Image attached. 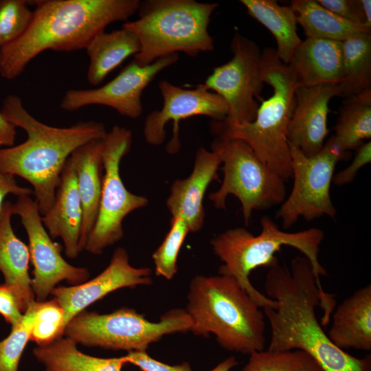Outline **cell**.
<instances>
[{
  "mask_svg": "<svg viewBox=\"0 0 371 371\" xmlns=\"http://www.w3.org/2000/svg\"><path fill=\"white\" fill-rule=\"evenodd\" d=\"M132 138L130 130L115 125L102 139L101 198L94 227L84 248L92 254H101L106 247L120 241L124 236V218L148 203L145 196L129 192L120 177V161L130 151Z\"/></svg>",
  "mask_w": 371,
  "mask_h": 371,
  "instance_id": "10",
  "label": "cell"
},
{
  "mask_svg": "<svg viewBox=\"0 0 371 371\" xmlns=\"http://www.w3.org/2000/svg\"><path fill=\"white\" fill-rule=\"evenodd\" d=\"M40 302L31 303L10 335L0 341V371H18L22 353L30 339Z\"/></svg>",
  "mask_w": 371,
  "mask_h": 371,
  "instance_id": "32",
  "label": "cell"
},
{
  "mask_svg": "<svg viewBox=\"0 0 371 371\" xmlns=\"http://www.w3.org/2000/svg\"><path fill=\"white\" fill-rule=\"evenodd\" d=\"M249 355L242 371H323L310 355L301 350H263Z\"/></svg>",
  "mask_w": 371,
  "mask_h": 371,
  "instance_id": "30",
  "label": "cell"
},
{
  "mask_svg": "<svg viewBox=\"0 0 371 371\" xmlns=\"http://www.w3.org/2000/svg\"><path fill=\"white\" fill-rule=\"evenodd\" d=\"M322 7L347 21L361 24L355 0H316Z\"/></svg>",
  "mask_w": 371,
  "mask_h": 371,
  "instance_id": "38",
  "label": "cell"
},
{
  "mask_svg": "<svg viewBox=\"0 0 371 371\" xmlns=\"http://www.w3.org/2000/svg\"><path fill=\"white\" fill-rule=\"evenodd\" d=\"M16 128H23L27 139L0 148V172L20 177L32 186L38 207L44 215L52 207L65 162L78 147L106 134L104 125L82 121L65 128L45 124L23 106L21 98L8 95L1 110Z\"/></svg>",
  "mask_w": 371,
  "mask_h": 371,
  "instance_id": "3",
  "label": "cell"
},
{
  "mask_svg": "<svg viewBox=\"0 0 371 371\" xmlns=\"http://www.w3.org/2000/svg\"><path fill=\"white\" fill-rule=\"evenodd\" d=\"M151 273L150 268L132 266L126 250L118 247L109 265L95 278L78 285L55 287L50 294L63 310V336L67 323L88 306L122 288L150 285Z\"/></svg>",
  "mask_w": 371,
  "mask_h": 371,
  "instance_id": "16",
  "label": "cell"
},
{
  "mask_svg": "<svg viewBox=\"0 0 371 371\" xmlns=\"http://www.w3.org/2000/svg\"><path fill=\"white\" fill-rule=\"evenodd\" d=\"M260 74L262 82L273 88V94L260 102L255 120L242 124L212 120L210 130L218 139L245 142L259 159L286 182L292 177L287 128L295 91L302 85L289 65L282 62L271 47L261 52Z\"/></svg>",
  "mask_w": 371,
  "mask_h": 371,
  "instance_id": "5",
  "label": "cell"
},
{
  "mask_svg": "<svg viewBox=\"0 0 371 371\" xmlns=\"http://www.w3.org/2000/svg\"><path fill=\"white\" fill-rule=\"evenodd\" d=\"M230 49L232 58L214 67L202 88L219 95L226 102L223 121L232 124L251 122L256 118L264 82L260 74L261 52L252 40L236 32Z\"/></svg>",
  "mask_w": 371,
  "mask_h": 371,
  "instance_id": "12",
  "label": "cell"
},
{
  "mask_svg": "<svg viewBox=\"0 0 371 371\" xmlns=\"http://www.w3.org/2000/svg\"><path fill=\"white\" fill-rule=\"evenodd\" d=\"M33 354L45 371H122L127 363L125 356L101 358L84 354L74 341L65 337L36 347Z\"/></svg>",
  "mask_w": 371,
  "mask_h": 371,
  "instance_id": "26",
  "label": "cell"
},
{
  "mask_svg": "<svg viewBox=\"0 0 371 371\" xmlns=\"http://www.w3.org/2000/svg\"><path fill=\"white\" fill-rule=\"evenodd\" d=\"M32 21L24 33L0 47V76H19L45 50L69 52L86 49L92 38L115 21L135 14L139 0L35 1Z\"/></svg>",
  "mask_w": 371,
  "mask_h": 371,
  "instance_id": "2",
  "label": "cell"
},
{
  "mask_svg": "<svg viewBox=\"0 0 371 371\" xmlns=\"http://www.w3.org/2000/svg\"><path fill=\"white\" fill-rule=\"evenodd\" d=\"M158 87L163 98L160 110L150 112L146 117L144 135L146 142L153 146L161 145L166 137V125L172 122V137L166 145L169 154L177 153L181 148L179 122L196 115H203L213 121H223L227 115V106L217 93L202 88L183 89L168 80L159 82Z\"/></svg>",
  "mask_w": 371,
  "mask_h": 371,
  "instance_id": "14",
  "label": "cell"
},
{
  "mask_svg": "<svg viewBox=\"0 0 371 371\" xmlns=\"http://www.w3.org/2000/svg\"><path fill=\"white\" fill-rule=\"evenodd\" d=\"M261 232L254 235L243 227L229 229L210 240L213 253L223 262L218 274L234 278L260 308H276L277 302L261 293L251 283L249 275L258 267L271 268L278 264L275 256L283 246L297 249L310 262L319 291L322 288L320 277L327 274L319 260V247L324 238V232L313 227L297 232L281 230L267 216L260 219Z\"/></svg>",
  "mask_w": 371,
  "mask_h": 371,
  "instance_id": "6",
  "label": "cell"
},
{
  "mask_svg": "<svg viewBox=\"0 0 371 371\" xmlns=\"http://www.w3.org/2000/svg\"><path fill=\"white\" fill-rule=\"evenodd\" d=\"M339 96L337 84L300 85L295 93V105L288 126L289 144L307 157L319 152L329 133L327 118L330 100Z\"/></svg>",
  "mask_w": 371,
  "mask_h": 371,
  "instance_id": "17",
  "label": "cell"
},
{
  "mask_svg": "<svg viewBox=\"0 0 371 371\" xmlns=\"http://www.w3.org/2000/svg\"><path fill=\"white\" fill-rule=\"evenodd\" d=\"M63 310L54 298L40 302L30 341L35 342L37 346H43L63 337Z\"/></svg>",
  "mask_w": 371,
  "mask_h": 371,
  "instance_id": "34",
  "label": "cell"
},
{
  "mask_svg": "<svg viewBox=\"0 0 371 371\" xmlns=\"http://www.w3.org/2000/svg\"><path fill=\"white\" fill-rule=\"evenodd\" d=\"M331 136L341 151L356 150L371 137V89L348 97L341 105Z\"/></svg>",
  "mask_w": 371,
  "mask_h": 371,
  "instance_id": "28",
  "label": "cell"
},
{
  "mask_svg": "<svg viewBox=\"0 0 371 371\" xmlns=\"http://www.w3.org/2000/svg\"><path fill=\"white\" fill-rule=\"evenodd\" d=\"M289 65L303 86L339 85L343 78L342 43L306 37L295 49Z\"/></svg>",
  "mask_w": 371,
  "mask_h": 371,
  "instance_id": "20",
  "label": "cell"
},
{
  "mask_svg": "<svg viewBox=\"0 0 371 371\" xmlns=\"http://www.w3.org/2000/svg\"><path fill=\"white\" fill-rule=\"evenodd\" d=\"M237 365L238 361L234 357H230L218 363L210 371H229Z\"/></svg>",
  "mask_w": 371,
  "mask_h": 371,
  "instance_id": "42",
  "label": "cell"
},
{
  "mask_svg": "<svg viewBox=\"0 0 371 371\" xmlns=\"http://www.w3.org/2000/svg\"><path fill=\"white\" fill-rule=\"evenodd\" d=\"M178 60L179 54H172L146 66H141L133 60L102 87L67 91L60 107L65 111H74L89 105H104L123 116L138 118L143 113L142 95L144 89L160 71Z\"/></svg>",
  "mask_w": 371,
  "mask_h": 371,
  "instance_id": "15",
  "label": "cell"
},
{
  "mask_svg": "<svg viewBox=\"0 0 371 371\" xmlns=\"http://www.w3.org/2000/svg\"><path fill=\"white\" fill-rule=\"evenodd\" d=\"M293 186L282 203L276 218L284 229L293 225L300 217L311 221L324 215L335 218L337 210L332 202L330 189L336 165L348 160V152L340 150L331 137L317 153L307 157L300 149L289 144Z\"/></svg>",
  "mask_w": 371,
  "mask_h": 371,
  "instance_id": "11",
  "label": "cell"
},
{
  "mask_svg": "<svg viewBox=\"0 0 371 371\" xmlns=\"http://www.w3.org/2000/svg\"><path fill=\"white\" fill-rule=\"evenodd\" d=\"M355 2L361 23L371 29V1L355 0Z\"/></svg>",
  "mask_w": 371,
  "mask_h": 371,
  "instance_id": "41",
  "label": "cell"
},
{
  "mask_svg": "<svg viewBox=\"0 0 371 371\" xmlns=\"http://www.w3.org/2000/svg\"><path fill=\"white\" fill-rule=\"evenodd\" d=\"M217 3L195 0H146L141 1L138 19L127 21L123 27L137 36L140 50L133 61L148 65L163 56L183 52L194 57L214 49L208 32Z\"/></svg>",
  "mask_w": 371,
  "mask_h": 371,
  "instance_id": "7",
  "label": "cell"
},
{
  "mask_svg": "<svg viewBox=\"0 0 371 371\" xmlns=\"http://www.w3.org/2000/svg\"><path fill=\"white\" fill-rule=\"evenodd\" d=\"M211 150L223 164L221 186L209 194L215 207L225 209L227 197L234 195L241 203L247 225L254 210L271 207L286 199L285 181L265 165L243 140L215 138Z\"/></svg>",
  "mask_w": 371,
  "mask_h": 371,
  "instance_id": "9",
  "label": "cell"
},
{
  "mask_svg": "<svg viewBox=\"0 0 371 371\" xmlns=\"http://www.w3.org/2000/svg\"><path fill=\"white\" fill-rule=\"evenodd\" d=\"M86 50L89 58L87 80L96 86L128 57L137 54L140 44L133 31L122 27L120 30L98 34Z\"/></svg>",
  "mask_w": 371,
  "mask_h": 371,
  "instance_id": "24",
  "label": "cell"
},
{
  "mask_svg": "<svg viewBox=\"0 0 371 371\" xmlns=\"http://www.w3.org/2000/svg\"><path fill=\"white\" fill-rule=\"evenodd\" d=\"M25 0H0V47L21 36L29 26L33 10Z\"/></svg>",
  "mask_w": 371,
  "mask_h": 371,
  "instance_id": "33",
  "label": "cell"
},
{
  "mask_svg": "<svg viewBox=\"0 0 371 371\" xmlns=\"http://www.w3.org/2000/svg\"><path fill=\"white\" fill-rule=\"evenodd\" d=\"M102 139L82 145L69 157L76 171L83 211L80 240L81 251L94 227L99 210L104 173Z\"/></svg>",
  "mask_w": 371,
  "mask_h": 371,
  "instance_id": "22",
  "label": "cell"
},
{
  "mask_svg": "<svg viewBox=\"0 0 371 371\" xmlns=\"http://www.w3.org/2000/svg\"><path fill=\"white\" fill-rule=\"evenodd\" d=\"M10 194L17 197L22 195L30 196L33 191L19 186L14 176L0 172V216L5 198Z\"/></svg>",
  "mask_w": 371,
  "mask_h": 371,
  "instance_id": "39",
  "label": "cell"
},
{
  "mask_svg": "<svg viewBox=\"0 0 371 371\" xmlns=\"http://www.w3.org/2000/svg\"><path fill=\"white\" fill-rule=\"evenodd\" d=\"M265 289L276 308H264L271 327V351L301 350L310 355L323 371H371V356L357 358L337 348L326 334L335 308L334 295L322 293L311 262L295 257L291 269L279 264L269 268Z\"/></svg>",
  "mask_w": 371,
  "mask_h": 371,
  "instance_id": "1",
  "label": "cell"
},
{
  "mask_svg": "<svg viewBox=\"0 0 371 371\" xmlns=\"http://www.w3.org/2000/svg\"><path fill=\"white\" fill-rule=\"evenodd\" d=\"M221 164L214 152L200 147L196 152L191 175L175 180L170 187L167 207L172 217L179 216L183 218L190 232H196L203 227L205 193L212 181L218 180L217 171Z\"/></svg>",
  "mask_w": 371,
  "mask_h": 371,
  "instance_id": "18",
  "label": "cell"
},
{
  "mask_svg": "<svg viewBox=\"0 0 371 371\" xmlns=\"http://www.w3.org/2000/svg\"><path fill=\"white\" fill-rule=\"evenodd\" d=\"M187 300L194 335L212 334L230 352L251 355L264 350V313L234 278L196 275L190 280Z\"/></svg>",
  "mask_w": 371,
  "mask_h": 371,
  "instance_id": "4",
  "label": "cell"
},
{
  "mask_svg": "<svg viewBox=\"0 0 371 371\" xmlns=\"http://www.w3.org/2000/svg\"><path fill=\"white\" fill-rule=\"evenodd\" d=\"M291 8L296 15V21L304 30L306 37L343 42L366 33L371 29L342 19L328 11L316 0H293Z\"/></svg>",
  "mask_w": 371,
  "mask_h": 371,
  "instance_id": "27",
  "label": "cell"
},
{
  "mask_svg": "<svg viewBox=\"0 0 371 371\" xmlns=\"http://www.w3.org/2000/svg\"><path fill=\"white\" fill-rule=\"evenodd\" d=\"M352 163L345 169L338 172L333 176V181L338 186L351 183L357 175L358 171L371 161V142H364L357 148Z\"/></svg>",
  "mask_w": 371,
  "mask_h": 371,
  "instance_id": "36",
  "label": "cell"
},
{
  "mask_svg": "<svg viewBox=\"0 0 371 371\" xmlns=\"http://www.w3.org/2000/svg\"><path fill=\"white\" fill-rule=\"evenodd\" d=\"M0 314L12 327L20 322L23 315L16 295L5 284H0Z\"/></svg>",
  "mask_w": 371,
  "mask_h": 371,
  "instance_id": "37",
  "label": "cell"
},
{
  "mask_svg": "<svg viewBox=\"0 0 371 371\" xmlns=\"http://www.w3.org/2000/svg\"><path fill=\"white\" fill-rule=\"evenodd\" d=\"M127 363L137 366L142 371H192L188 362L170 366L152 358L146 350H133L125 355Z\"/></svg>",
  "mask_w": 371,
  "mask_h": 371,
  "instance_id": "35",
  "label": "cell"
},
{
  "mask_svg": "<svg viewBox=\"0 0 371 371\" xmlns=\"http://www.w3.org/2000/svg\"><path fill=\"white\" fill-rule=\"evenodd\" d=\"M339 348L371 350V284L357 290L333 312L327 334Z\"/></svg>",
  "mask_w": 371,
  "mask_h": 371,
  "instance_id": "23",
  "label": "cell"
},
{
  "mask_svg": "<svg viewBox=\"0 0 371 371\" xmlns=\"http://www.w3.org/2000/svg\"><path fill=\"white\" fill-rule=\"evenodd\" d=\"M12 212L19 216L27 235L30 259L33 266L31 286L36 302H45L62 281L78 285L88 280L90 274L87 268L74 267L62 256V247L51 238L35 201L28 195L19 196L12 203Z\"/></svg>",
  "mask_w": 371,
  "mask_h": 371,
  "instance_id": "13",
  "label": "cell"
},
{
  "mask_svg": "<svg viewBox=\"0 0 371 371\" xmlns=\"http://www.w3.org/2000/svg\"><path fill=\"white\" fill-rule=\"evenodd\" d=\"M16 127L8 121L0 111V148L14 146Z\"/></svg>",
  "mask_w": 371,
  "mask_h": 371,
  "instance_id": "40",
  "label": "cell"
},
{
  "mask_svg": "<svg viewBox=\"0 0 371 371\" xmlns=\"http://www.w3.org/2000/svg\"><path fill=\"white\" fill-rule=\"evenodd\" d=\"M83 211L75 169L69 159L62 170L54 201L42 221L51 238H60L67 257L74 259L81 252L80 234Z\"/></svg>",
  "mask_w": 371,
  "mask_h": 371,
  "instance_id": "19",
  "label": "cell"
},
{
  "mask_svg": "<svg viewBox=\"0 0 371 371\" xmlns=\"http://www.w3.org/2000/svg\"><path fill=\"white\" fill-rule=\"evenodd\" d=\"M12 203L5 201L0 216V271L5 283L16 295L23 313L35 301L29 276L28 246L19 238L11 225Z\"/></svg>",
  "mask_w": 371,
  "mask_h": 371,
  "instance_id": "21",
  "label": "cell"
},
{
  "mask_svg": "<svg viewBox=\"0 0 371 371\" xmlns=\"http://www.w3.org/2000/svg\"><path fill=\"white\" fill-rule=\"evenodd\" d=\"M170 225L164 240L152 255L155 275L168 280H172L177 272L179 253L190 232L188 225L181 216L172 217Z\"/></svg>",
  "mask_w": 371,
  "mask_h": 371,
  "instance_id": "31",
  "label": "cell"
},
{
  "mask_svg": "<svg viewBox=\"0 0 371 371\" xmlns=\"http://www.w3.org/2000/svg\"><path fill=\"white\" fill-rule=\"evenodd\" d=\"M341 43L343 78L338 86L339 96L346 98L371 89V33Z\"/></svg>",
  "mask_w": 371,
  "mask_h": 371,
  "instance_id": "29",
  "label": "cell"
},
{
  "mask_svg": "<svg viewBox=\"0 0 371 371\" xmlns=\"http://www.w3.org/2000/svg\"><path fill=\"white\" fill-rule=\"evenodd\" d=\"M192 326L186 309H171L153 322L135 309L123 307L107 314L83 311L67 323L63 336L85 346L129 352L146 350L164 336L190 331Z\"/></svg>",
  "mask_w": 371,
  "mask_h": 371,
  "instance_id": "8",
  "label": "cell"
},
{
  "mask_svg": "<svg viewBox=\"0 0 371 371\" xmlns=\"http://www.w3.org/2000/svg\"><path fill=\"white\" fill-rule=\"evenodd\" d=\"M249 16L272 34L277 43L278 57L289 64L302 43L297 33L295 12L291 6L280 5L276 0H240Z\"/></svg>",
  "mask_w": 371,
  "mask_h": 371,
  "instance_id": "25",
  "label": "cell"
}]
</instances>
